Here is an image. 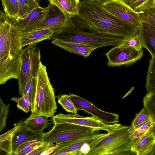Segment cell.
<instances>
[{
  "label": "cell",
  "instance_id": "6da1fadb",
  "mask_svg": "<svg viewBox=\"0 0 155 155\" xmlns=\"http://www.w3.org/2000/svg\"><path fill=\"white\" fill-rule=\"evenodd\" d=\"M101 4L82 0L74 20L85 30L123 39L138 33V28L107 11Z\"/></svg>",
  "mask_w": 155,
  "mask_h": 155
},
{
  "label": "cell",
  "instance_id": "7a4b0ae2",
  "mask_svg": "<svg viewBox=\"0 0 155 155\" xmlns=\"http://www.w3.org/2000/svg\"><path fill=\"white\" fill-rule=\"evenodd\" d=\"M15 19L2 10L0 14V84L18 79L22 62V33L15 25Z\"/></svg>",
  "mask_w": 155,
  "mask_h": 155
},
{
  "label": "cell",
  "instance_id": "3957f363",
  "mask_svg": "<svg viewBox=\"0 0 155 155\" xmlns=\"http://www.w3.org/2000/svg\"><path fill=\"white\" fill-rule=\"evenodd\" d=\"M37 79L35 101L29 117L38 116L52 117L57 109L54 90L50 83L46 66L41 62Z\"/></svg>",
  "mask_w": 155,
  "mask_h": 155
},
{
  "label": "cell",
  "instance_id": "277c9868",
  "mask_svg": "<svg viewBox=\"0 0 155 155\" xmlns=\"http://www.w3.org/2000/svg\"><path fill=\"white\" fill-rule=\"evenodd\" d=\"M130 126L121 125L98 143L91 147L86 155H133L131 146L134 142L130 138Z\"/></svg>",
  "mask_w": 155,
  "mask_h": 155
},
{
  "label": "cell",
  "instance_id": "5b68a950",
  "mask_svg": "<svg viewBox=\"0 0 155 155\" xmlns=\"http://www.w3.org/2000/svg\"><path fill=\"white\" fill-rule=\"evenodd\" d=\"M123 39L84 30L60 33L54 35L52 37L53 39L80 43L97 48L107 46H117L121 43Z\"/></svg>",
  "mask_w": 155,
  "mask_h": 155
},
{
  "label": "cell",
  "instance_id": "8992f818",
  "mask_svg": "<svg viewBox=\"0 0 155 155\" xmlns=\"http://www.w3.org/2000/svg\"><path fill=\"white\" fill-rule=\"evenodd\" d=\"M22 58L21 68L17 79L21 97L25 94V87L28 81L38 77L41 62L40 50L37 44L28 45L23 49Z\"/></svg>",
  "mask_w": 155,
  "mask_h": 155
},
{
  "label": "cell",
  "instance_id": "52a82bcc",
  "mask_svg": "<svg viewBox=\"0 0 155 155\" xmlns=\"http://www.w3.org/2000/svg\"><path fill=\"white\" fill-rule=\"evenodd\" d=\"M95 131L91 128L75 124H54L51 130L44 133L40 140L43 142L60 143L89 135Z\"/></svg>",
  "mask_w": 155,
  "mask_h": 155
},
{
  "label": "cell",
  "instance_id": "ba28073f",
  "mask_svg": "<svg viewBox=\"0 0 155 155\" xmlns=\"http://www.w3.org/2000/svg\"><path fill=\"white\" fill-rule=\"evenodd\" d=\"M110 132L96 133L95 132L89 135L60 143L61 145L51 155H86L91 147L108 135Z\"/></svg>",
  "mask_w": 155,
  "mask_h": 155
},
{
  "label": "cell",
  "instance_id": "9c48e42d",
  "mask_svg": "<svg viewBox=\"0 0 155 155\" xmlns=\"http://www.w3.org/2000/svg\"><path fill=\"white\" fill-rule=\"evenodd\" d=\"M52 120L54 124L64 123L72 124L90 127L96 131L102 130L107 132H111L121 125L118 123L106 124L93 116L85 117L78 114H70L59 113L54 115Z\"/></svg>",
  "mask_w": 155,
  "mask_h": 155
},
{
  "label": "cell",
  "instance_id": "30bf717a",
  "mask_svg": "<svg viewBox=\"0 0 155 155\" xmlns=\"http://www.w3.org/2000/svg\"><path fill=\"white\" fill-rule=\"evenodd\" d=\"M108 67L128 65L136 62L143 55V50L138 51L119 45L114 46L106 54Z\"/></svg>",
  "mask_w": 155,
  "mask_h": 155
},
{
  "label": "cell",
  "instance_id": "8fae6325",
  "mask_svg": "<svg viewBox=\"0 0 155 155\" xmlns=\"http://www.w3.org/2000/svg\"><path fill=\"white\" fill-rule=\"evenodd\" d=\"M101 6L107 11L136 28H139L142 23L139 12L134 11L123 0H110Z\"/></svg>",
  "mask_w": 155,
  "mask_h": 155
},
{
  "label": "cell",
  "instance_id": "7c38bea8",
  "mask_svg": "<svg viewBox=\"0 0 155 155\" xmlns=\"http://www.w3.org/2000/svg\"><path fill=\"white\" fill-rule=\"evenodd\" d=\"M69 95L78 110H83L91 114L106 124H115L119 122L118 114L103 111L78 95L70 93Z\"/></svg>",
  "mask_w": 155,
  "mask_h": 155
},
{
  "label": "cell",
  "instance_id": "4fadbf2b",
  "mask_svg": "<svg viewBox=\"0 0 155 155\" xmlns=\"http://www.w3.org/2000/svg\"><path fill=\"white\" fill-rule=\"evenodd\" d=\"M51 7L50 4L46 7L38 5L23 18L18 20L15 19V26L22 34L31 31L46 18Z\"/></svg>",
  "mask_w": 155,
  "mask_h": 155
},
{
  "label": "cell",
  "instance_id": "5bb4252c",
  "mask_svg": "<svg viewBox=\"0 0 155 155\" xmlns=\"http://www.w3.org/2000/svg\"><path fill=\"white\" fill-rule=\"evenodd\" d=\"M18 124L21 126V127L15 132L12 140L13 155L19 145L29 141L40 140L43 134L30 129L24 122L20 121Z\"/></svg>",
  "mask_w": 155,
  "mask_h": 155
},
{
  "label": "cell",
  "instance_id": "9a60e30c",
  "mask_svg": "<svg viewBox=\"0 0 155 155\" xmlns=\"http://www.w3.org/2000/svg\"><path fill=\"white\" fill-rule=\"evenodd\" d=\"M155 144V134L151 129L133 142L131 150L135 155H149Z\"/></svg>",
  "mask_w": 155,
  "mask_h": 155
},
{
  "label": "cell",
  "instance_id": "2e32d148",
  "mask_svg": "<svg viewBox=\"0 0 155 155\" xmlns=\"http://www.w3.org/2000/svg\"><path fill=\"white\" fill-rule=\"evenodd\" d=\"M138 34L143 47L155 59V27L142 22L138 29Z\"/></svg>",
  "mask_w": 155,
  "mask_h": 155
},
{
  "label": "cell",
  "instance_id": "e0dca14e",
  "mask_svg": "<svg viewBox=\"0 0 155 155\" xmlns=\"http://www.w3.org/2000/svg\"><path fill=\"white\" fill-rule=\"evenodd\" d=\"M52 43L70 53L82 56H89L91 53L97 48L96 47L80 43L64 41L53 39Z\"/></svg>",
  "mask_w": 155,
  "mask_h": 155
},
{
  "label": "cell",
  "instance_id": "ac0fdd59",
  "mask_svg": "<svg viewBox=\"0 0 155 155\" xmlns=\"http://www.w3.org/2000/svg\"><path fill=\"white\" fill-rule=\"evenodd\" d=\"M54 31L51 30L44 29L32 31L22 34V47L37 44L46 40L52 39Z\"/></svg>",
  "mask_w": 155,
  "mask_h": 155
},
{
  "label": "cell",
  "instance_id": "d6986e66",
  "mask_svg": "<svg viewBox=\"0 0 155 155\" xmlns=\"http://www.w3.org/2000/svg\"><path fill=\"white\" fill-rule=\"evenodd\" d=\"M49 4L57 6L68 19L74 20L78 14L80 0H48Z\"/></svg>",
  "mask_w": 155,
  "mask_h": 155
},
{
  "label": "cell",
  "instance_id": "ffe728a7",
  "mask_svg": "<svg viewBox=\"0 0 155 155\" xmlns=\"http://www.w3.org/2000/svg\"><path fill=\"white\" fill-rule=\"evenodd\" d=\"M48 117L44 116H38L27 118L24 122L30 129L37 132L43 134V130L48 125Z\"/></svg>",
  "mask_w": 155,
  "mask_h": 155
},
{
  "label": "cell",
  "instance_id": "44dd1931",
  "mask_svg": "<svg viewBox=\"0 0 155 155\" xmlns=\"http://www.w3.org/2000/svg\"><path fill=\"white\" fill-rule=\"evenodd\" d=\"M153 123L150 119L137 125L130 126L128 129L130 138L135 141L150 131L153 125Z\"/></svg>",
  "mask_w": 155,
  "mask_h": 155
},
{
  "label": "cell",
  "instance_id": "7402d4cb",
  "mask_svg": "<svg viewBox=\"0 0 155 155\" xmlns=\"http://www.w3.org/2000/svg\"><path fill=\"white\" fill-rule=\"evenodd\" d=\"M147 72L145 87L147 93L155 92V59L151 57Z\"/></svg>",
  "mask_w": 155,
  "mask_h": 155
},
{
  "label": "cell",
  "instance_id": "603a6c76",
  "mask_svg": "<svg viewBox=\"0 0 155 155\" xmlns=\"http://www.w3.org/2000/svg\"><path fill=\"white\" fill-rule=\"evenodd\" d=\"M5 13L8 16L18 19L19 6L18 0H1Z\"/></svg>",
  "mask_w": 155,
  "mask_h": 155
},
{
  "label": "cell",
  "instance_id": "cb8c5ba5",
  "mask_svg": "<svg viewBox=\"0 0 155 155\" xmlns=\"http://www.w3.org/2000/svg\"><path fill=\"white\" fill-rule=\"evenodd\" d=\"M44 142L40 140H34L24 143L17 147L14 155H28L37 148Z\"/></svg>",
  "mask_w": 155,
  "mask_h": 155
},
{
  "label": "cell",
  "instance_id": "d4e9b609",
  "mask_svg": "<svg viewBox=\"0 0 155 155\" xmlns=\"http://www.w3.org/2000/svg\"><path fill=\"white\" fill-rule=\"evenodd\" d=\"M143 107L150 119L155 124V92L147 93L143 98Z\"/></svg>",
  "mask_w": 155,
  "mask_h": 155
},
{
  "label": "cell",
  "instance_id": "484cf974",
  "mask_svg": "<svg viewBox=\"0 0 155 155\" xmlns=\"http://www.w3.org/2000/svg\"><path fill=\"white\" fill-rule=\"evenodd\" d=\"M41 0H18L19 6V17L22 18L39 5Z\"/></svg>",
  "mask_w": 155,
  "mask_h": 155
},
{
  "label": "cell",
  "instance_id": "4316f807",
  "mask_svg": "<svg viewBox=\"0 0 155 155\" xmlns=\"http://www.w3.org/2000/svg\"><path fill=\"white\" fill-rule=\"evenodd\" d=\"M58 103L67 112L78 114L77 111L69 94H63L58 97Z\"/></svg>",
  "mask_w": 155,
  "mask_h": 155
},
{
  "label": "cell",
  "instance_id": "83f0119b",
  "mask_svg": "<svg viewBox=\"0 0 155 155\" xmlns=\"http://www.w3.org/2000/svg\"><path fill=\"white\" fill-rule=\"evenodd\" d=\"M120 44L138 51L143 50V47L138 33L123 39Z\"/></svg>",
  "mask_w": 155,
  "mask_h": 155
},
{
  "label": "cell",
  "instance_id": "f1b7e54d",
  "mask_svg": "<svg viewBox=\"0 0 155 155\" xmlns=\"http://www.w3.org/2000/svg\"><path fill=\"white\" fill-rule=\"evenodd\" d=\"M11 100L16 103V106L18 109L26 113L30 111L31 103L29 96L28 93H26L20 97H12Z\"/></svg>",
  "mask_w": 155,
  "mask_h": 155
},
{
  "label": "cell",
  "instance_id": "f546056e",
  "mask_svg": "<svg viewBox=\"0 0 155 155\" xmlns=\"http://www.w3.org/2000/svg\"><path fill=\"white\" fill-rule=\"evenodd\" d=\"M155 0H138L130 5L135 11L139 12L153 8Z\"/></svg>",
  "mask_w": 155,
  "mask_h": 155
},
{
  "label": "cell",
  "instance_id": "4dcf8cb0",
  "mask_svg": "<svg viewBox=\"0 0 155 155\" xmlns=\"http://www.w3.org/2000/svg\"><path fill=\"white\" fill-rule=\"evenodd\" d=\"M139 15L142 22L155 27V5L152 8L139 12Z\"/></svg>",
  "mask_w": 155,
  "mask_h": 155
},
{
  "label": "cell",
  "instance_id": "1f68e13d",
  "mask_svg": "<svg viewBox=\"0 0 155 155\" xmlns=\"http://www.w3.org/2000/svg\"><path fill=\"white\" fill-rule=\"evenodd\" d=\"M37 78H32L27 83L25 87V94L28 93L29 96L31 109L33 107L35 101L37 89Z\"/></svg>",
  "mask_w": 155,
  "mask_h": 155
},
{
  "label": "cell",
  "instance_id": "d6a6232c",
  "mask_svg": "<svg viewBox=\"0 0 155 155\" xmlns=\"http://www.w3.org/2000/svg\"><path fill=\"white\" fill-rule=\"evenodd\" d=\"M0 132L6 127L7 119L9 112L10 104H5L0 98Z\"/></svg>",
  "mask_w": 155,
  "mask_h": 155
},
{
  "label": "cell",
  "instance_id": "836d02e7",
  "mask_svg": "<svg viewBox=\"0 0 155 155\" xmlns=\"http://www.w3.org/2000/svg\"><path fill=\"white\" fill-rule=\"evenodd\" d=\"M149 116L143 107L138 113L136 114L135 118L132 121L131 126L134 127L150 120Z\"/></svg>",
  "mask_w": 155,
  "mask_h": 155
},
{
  "label": "cell",
  "instance_id": "e575fe53",
  "mask_svg": "<svg viewBox=\"0 0 155 155\" xmlns=\"http://www.w3.org/2000/svg\"><path fill=\"white\" fill-rule=\"evenodd\" d=\"M51 142H44L37 148L33 151L28 155H44L50 147L54 144Z\"/></svg>",
  "mask_w": 155,
  "mask_h": 155
},
{
  "label": "cell",
  "instance_id": "d590c367",
  "mask_svg": "<svg viewBox=\"0 0 155 155\" xmlns=\"http://www.w3.org/2000/svg\"><path fill=\"white\" fill-rule=\"evenodd\" d=\"M21 126L17 123L12 129L2 134L0 136V142L4 141H12L15 132L19 129Z\"/></svg>",
  "mask_w": 155,
  "mask_h": 155
},
{
  "label": "cell",
  "instance_id": "8d00e7d4",
  "mask_svg": "<svg viewBox=\"0 0 155 155\" xmlns=\"http://www.w3.org/2000/svg\"><path fill=\"white\" fill-rule=\"evenodd\" d=\"M91 2H96L101 4L106 2L110 0H85Z\"/></svg>",
  "mask_w": 155,
  "mask_h": 155
},
{
  "label": "cell",
  "instance_id": "74e56055",
  "mask_svg": "<svg viewBox=\"0 0 155 155\" xmlns=\"http://www.w3.org/2000/svg\"><path fill=\"white\" fill-rule=\"evenodd\" d=\"M129 5H130L138 0H123Z\"/></svg>",
  "mask_w": 155,
  "mask_h": 155
},
{
  "label": "cell",
  "instance_id": "f35d334b",
  "mask_svg": "<svg viewBox=\"0 0 155 155\" xmlns=\"http://www.w3.org/2000/svg\"><path fill=\"white\" fill-rule=\"evenodd\" d=\"M149 155H155V144L154 145L151 151L149 154Z\"/></svg>",
  "mask_w": 155,
  "mask_h": 155
},
{
  "label": "cell",
  "instance_id": "ab89813d",
  "mask_svg": "<svg viewBox=\"0 0 155 155\" xmlns=\"http://www.w3.org/2000/svg\"><path fill=\"white\" fill-rule=\"evenodd\" d=\"M151 130L153 131V133L155 134V124L153 123V125L151 128Z\"/></svg>",
  "mask_w": 155,
  "mask_h": 155
}]
</instances>
